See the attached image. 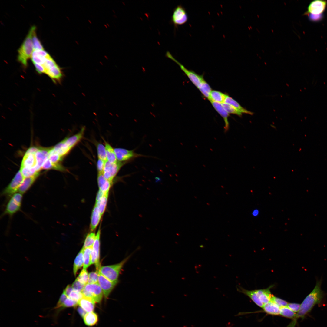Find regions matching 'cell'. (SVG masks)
<instances>
[{
    "label": "cell",
    "instance_id": "cell-52",
    "mask_svg": "<svg viewBox=\"0 0 327 327\" xmlns=\"http://www.w3.org/2000/svg\"><path fill=\"white\" fill-rule=\"evenodd\" d=\"M104 194L105 193L99 190L97 194L96 198V202H97L100 200L104 196Z\"/></svg>",
    "mask_w": 327,
    "mask_h": 327
},
{
    "label": "cell",
    "instance_id": "cell-7",
    "mask_svg": "<svg viewBox=\"0 0 327 327\" xmlns=\"http://www.w3.org/2000/svg\"><path fill=\"white\" fill-rule=\"evenodd\" d=\"M127 162H123L117 161L114 163H111L108 161L106 162L103 172L105 178L112 183L113 180L121 168Z\"/></svg>",
    "mask_w": 327,
    "mask_h": 327
},
{
    "label": "cell",
    "instance_id": "cell-48",
    "mask_svg": "<svg viewBox=\"0 0 327 327\" xmlns=\"http://www.w3.org/2000/svg\"><path fill=\"white\" fill-rule=\"evenodd\" d=\"M309 18L310 20L312 21H318L321 19L322 18V14L319 15H309Z\"/></svg>",
    "mask_w": 327,
    "mask_h": 327
},
{
    "label": "cell",
    "instance_id": "cell-35",
    "mask_svg": "<svg viewBox=\"0 0 327 327\" xmlns=\"http://www.w3.org/2000/svg\"><path fill=\"white\" fill-rule=\"evenodd\" d=\"M36 27L34 25L32 34V41L34 50H43L44 48L41 41L37 36L36 33Z\"/></svg>",
    "mask_w": 327,
    "mask_h": 327
},
{
    "label": "cell",
    "instance_id": "cell-38",
    "mask_svg": "<svg viewBox=\"0 0 327 327\" xmlns=\"http://www.w3.org/2000/svg\"><path fill=\"white\" fill-rule=\"evenodd\" d=\"M96 236L94 233L91 232L88 233L85 239L82 248L84 249L92 246L95 239Z\"/></svg>",
    "mask_w": 327,
    "mask_h": 327
},
{
    "label": "cell",
    "instance_id": "cell-24",
    "mask_svg": "<svg viewBox=\"0 0 327 327\" xmlns=\"http://www.w3.org/2000/svg\"><path fill=\"white\" fill-rule=\"evenodd\" d=\"M226 95H227L219 91L212 90L208 99L210 102H216L222 104L224 102Z\"/></svg>",
    "mask_w": 327,
    "mask_h": 327
},
{
    "label": "cell",
    "instance_id": "cell-28",
    "mask_svg": "<svg viewBox=\"0 0 327 327\" xmlns=\"http://www.w3.org/2000/svg\"><path fill=\"white\" fill-rule=\"evenodd\" d=\"M107 160L111 163H114L117 161L114 151V149L107 142H105Z\"/></svg>",
    "mask_w": 327,
    "mask_h": 327
},
{
    "label": "cell",
    "instance_id": "cell-53",
    "mask_svg": "<svg viewBox=\"0 0 327 327\" xmlns=\"http://www.w3.org/2000/svg\"><path fill=\"white\" fill-rule=\"evenodd\" d=\"M257 212H256V211H254V212L253 213V214H254V215H256L257 214Z\"/></svg>",
    "mask_w": 327,
    "mask_h": 327
},
{
    "label": "cell",
    "instance_id": "cell-13",
    "mask_svg": "<svg viewBox=\"0 0 327 327\" xmlns=\"http://www.w3.org/2000/svg\"><path fill=\"white\" fill-rule=\"evenodd\" d=\"M51 148H40L35 154L36 164L35 168L39 172L45 160L48 158V152Z\"/></svg>",
    "mask_w": 327,
    "mask_h": 327
},
{
    "label": "cell",
    "instance_id": "cell-9",
    "mask_svg": "<svg viewBox=\"0 0 327 327\" xmlns=\"http://www.w3.org/2000/svg\"><path fill=\"white\" fill-rule=\"evenodd\" d=\"M166 56L178 64L181 70L187 75L192 83L197 88L204 80L203 76L199 75L194 71L187 69L177 60L168 51L166 52Z\"/></svg>",
    "mask_w": 327,
    "mask_h": 327
},
{
    "label": "cell",
    "instance_id": "cell-5",
    "mask_svg": "<svg viewBox=\"0 0 327 327\" xmlns=\"http://www.w3.org/2000/svg\"><path fill=\"white\" fill-rule=\"evenodd\" d=\"M84 296L93 299L96 302H101L103 297V291L98 283L87 284L81 292Z\"/></svg>",
    "mask_w": 327,
    "mask_h": 327
},
{
    "label": "cell",
    "instance_id": "cell-49",
    "mask_svg": "<svg viewBox=\"0 0 327 327\" xmlns=\"http://www.w3.org/2000/svg\"><path fill=\"white\" fill-rule=\"evenodd\" d=\"M40 148L36 147H32L29 148L25 153L31 154H35L36 152L39 150Z\"/></svg>",
    "mask_w": 327,
    "mask_h": 327
},
{
    "label": "cell",
    "instance_id": "cell-37",
    "mask_svg": "<svg viewBox=\"0 0 327 327\" xmlns=\"http://www.w3.org/2000/svg\"><path fill=\"white\" fill-rule=\"evenodd\" d=\"M97 153L98 158L101 159L105 162L107 161L106 149L105 145L98 143L97 145Z\"/></svg>",
    "mask_w": 327,
    "mask_h": 327
},
{
    "label": "cell",
    "instance_id": "cell-3",
    "mask_svg": "<svg viewBox=\"0 0 327 327\" xmlns=\"http://www.w3.org/2000/svg\"><path fill=\"white\" fill-rule=\"evenodd\" d=\"M132 254L117 264L101 266L98 271L99 272L111 282L117 284L118 281V278L121 269Z\"/></svg>",
    "mask_w": 327,
    "mask_h": 327
},
{
    "label": "cell",
    "instance_id": "cell-17",
    "mask_svg": "<svg viewBox=\"0 0 327 327\" xmlns=\"http://www.w3.org/2000/svg\"><path fill=\"white\" fill-rule=\"evenodd\" d=\"M101 230L99 228L97 232L94 243L92 246V251L95 255L96 260L95 264L97 271H99L101 267L100 262V246Z\"/></svg>",
    "mask_w": 327,
    "mask_h": 327
},
{
    "label": "cell",
    "instance_id": "cell-26",
    "mask_svg": "<svg viewBox=\"0 0 327 327\" xmlns=\"http://www.w3.org/2000/svg\"><path fill=\"white\" fill-rule=\"evenodd\" d=\"M270 288L257 290L259 299L264 305L271 301L272 295L269 290Z\"/></svg>",
    "mask_w": 327,
    "mask_h": 327
},
{
    "label": "cell",
    "instance_id": "cell-25",
    "mask_svg": "<svg viewBox=\"0 0 327 327\" xmlns=\"http://www.w3.org/2000/svg\"><path fill=\"white\" fill-rule=\"evenodd\" d=\"M83 319L85 324L88 326H92L96 324L98 319L97 314L93 312L86 313Z\"/></svg>",
    "mask_w": 327,
    "mask_h": 327
},
{
    "label": "cell",
    "instance_id": "cell-6",
    "mask_svg": "<svg viewBox=\"0 0 327 327\" xmlns=\"http://www.w3.org/2000/svg\"><path fill=\"white\" fill-rule=\"evenodd\" d=\"M24 177L19 170L9 184L3 190L1 194L2 196L10 198L18 192V189L23 181Z\"/></svg>",
    "mask_w": 327,
    "mask_h": 327
},
{
    "label": "cell",
    "instance_id": "cell-40",
    "mask_svg": "<svg viewBox=\"0 0 327 327\" xmlns=\"http://www.w3.org/2000/svg\"><path fill=\"white\" fill-rule=\"evenodd\" d=\"M225 110L229 113L237 115L240 117L242 116V113L238 111L232 106L229 104L223 103L221 104Z\"/></svg>",
    "mask_w": 327,
    "mask_h": 327
},
{
    "label": "cell",
    "instance_id": "cell-11",
    "mask_svg": "<svg viewBox=\"0 0 327 327\" xmlns=\"http://www.w3.org/2000/svg\"><path fill=\"white\" fill-rule=\"evenodd\" d=\"M327 5L326 1L315 0L312 1L309 5L307 11L305 13V15L322 14L324 12Z\"/></svg>",
    "mask_w": 327,
    "mask_h": 327
},
{
    "label": "cell",
    "instance_id": "cell-42",
    "mask_svg": "<svg viewBox=\"0 0 327 327\" xmlns=\"http://www.w3.org/2000/svg\"><path fill=\"white\" fill-rule=\"evenodd\" d=\"M99 271L92 272L89 274L88 284H93L98 283Z\"/></svg>",
    "mask_w": 327,
    "mask_h": 327
},
{
    "label": "cell",
    "instance_id": "cell-19",
    "mask_svg": "<svg viewBox=\"0 0 327 327\" xmlns=\"http://www.w3.org/2000/svg\"><path fill=\"white\" fill-rule=\"evenodd\" d=\"M95 302L92 299L83 296L78 302V305L87 312H93L95 308Z\"/></svg>",
    "mask_w": 327,
    "mask_h": 327
},
{
    "label": "cell",
    "instance_id": "cell-2",
    "mask_svg": "<svg viewBox=\"0 0 327 327\" xmlns=\"http://www.w3.org/2000/svg\"><path fill=\"white\" fill-rule=\"evenodd\" d=\"M34 26L31 27L21 45L18 50V60L24 67L27 65L28 61L31 58L34 50L32 34Z\"/></svg>",
    "mask_w": 327,
    "mask_h": 327
},
{
    "label": "cell",
    "instance_id": "cell-36",
    "mask_svg": "<svg viewBox=\"0 0 327 327\" xmlns=\"http://www.w3.org/2000/svg\"><path fill=\"white\" fill-rule=\"evenodd\" d=\"M296 313L291 310L287 306L280 307L279 315L284 317L293 319Z\"/></svg>",
    "mask_w": 327,
    "mask_h": 327
},
{
    "label": "cell",
    "instance_id": "cell-20",
    "mask_svg": "<svg viewBox=\"0 0 327 327\" xmlns=\"http://www.w3.org/2000/svg\"><path fill=\"white\" fill-rule=\"evenodd\" d=\"M36 164L35 154L25 153L21 162L20 168L35 167Z\"/></svg>",
    "mask_w": 327,
    "mask_h": 327
},
{
    "label": "cell",
    "instance_id": "cell-21",
    "mask_svg": "<svg viewBox=\"0 0 327 327\" xmlns=\"http://www.w3.org/2000/svg\"><path fill=\"white\" fill-rule=\"evenodd\" d=\"M262 308L263 312L268 314L279 315L280 307L272 301H270L264 304Z\"/></svg>",
    "mask_w": 327,
    "mask_h": 327
},
{
    "label": "cell",
    "instance_id": "cell-27",
    "mask_svg": "<svg viewBox=\"0 0 327 327\" xmlns=\"http://www.w3.org/2000/svg\"><path fill=\"white\" fill-rule=\"evenodd\" d=\"M84 249L82 248L78 253L74 260L73 268V272L74 276H76L78 270L84 265L83 260Z\"/></svg>",
    "mask_w": 327,
    "mask_h": 327
},
{
    "label": "cell",
    "instance_id": "cell-33",
    "mask_svg": "<svg viewBox=\"0 0 327 327\" xmlns=\"http://www.w3.org/2000/svg\"><path fill=\"white\" fill-rule=\"evenodd\" d=\"M48 158L53 164H59L58 163L62 159L61 157L54 150L53 147L51 148L48 153Z\"/></svg>",
    "mask_w": 327,
    "mask_h": 327
},
{
    "label": "cell",
    "instance_id": "cell-45",
    "mask_svg": "<svg viewBox=\"0 0 327 327\" xmlns=\"http://www.w3.org/2000/svg\"><path fill=\"white\" fill-rule=\"evenodd\" d=\"M83 296V295L81 292H78L73 290L68 297L78 302Z\"/></svg>",
    "mask_w": 327,
    "mask_h": 327
},
{
    "label": "cell",
    "instance_id": "cell-51",
    "mask_svg": "<svg viewBox=\"0 0 327 327\" xmlns=\"http://www.w3.org/2000/svg\"><path fill=\"white\" fill-rule=\"evenodd\" d=\"M77 311L80 316L83 318L86 314L87 312L80 306L78 307Z\"/></svg>",
    "mask_w": 327,
    "mask_h": 327
},
{
    "label": "cell",
    "instance_id": "cell-15",
    "mask_svg": "<svg viewBox=\"0 0 327 327\" xmlns=\"http://www.w3.org/2000/svg\"><path fill=\"white\" fill-rule=\"evenodd\" d=\"M210 102L215 110L223 119L225 122L224 132L226 133L229 128L228 120L229 114L223 108L221 103L212 101Z\"/></svg>",
    "mask_w": 327,
    "mask_h": 327
},
{
    "label": "cell",
    "instance_id": "cell-47",
    "mask_svg": "<svg viewBox=\"0 0 327 327\" xmlns=\"http://www.w3.org/2000/svg\"><path fill=\"white\" fill-rule=\"evenodd\" d=\"M287 306L294 312H297L300 309V304L297 303H289Z\"/></svg>",
    "mask_w": 327,
    "mask_h": 327
},
{
    "label": "cell",
    "instance_id": "cell-12",
    "mask_svg": "<svg viewBox=\"0 0 327 327\" xmlns=\"http://www.w3.org/2000/svg\"><path fill=\"white\" fill-rule=\"evenodd\" d=\"M98 283L101 287L106 298L108 297L116 284L109 280L99 272Z\"/></svg>",
    "mask_w": 327,
    "mask_h": 327
},
{
    "label": "cell",
    "instance_id": "cell-34",
    "mask_svg": "<svg viewBox=\"0 0 327 327\" xmlns=\"http://www.w3.org/2000/svg\"><path fill=\"white\" fill-rule=\"evenodd\" d=\"M92 246L84 249L83 268L84 269H86L90 265L91 254L92 249Z\"/></svg>",
    "mask_w": 327,
    "mask_h": 327
},
{
    "label": "cell",
    "instance_id": "cell-46",
    "mask_svg": "<svg viewBox=\"0 0 327 327\" xmlns=\"http://www.w3.org/2000/svg\"><path fill=\"white\" fill-rule=\"evenodd\" d=\"M105 162V161L101 159H98L97 163V168L98 173H103Z\"/></svg>",
    "mask_w": 327,
    "mask_h": 327
},
{
    "label": "cell",
    "instance_id": "cell-54",
    "mask_svg": "<svg viewBox=\"0 0 327 327\" xmlns=\"http://www.w3.org/2000/svg\"><path fill=\"white\" fill-rule=\"evenodd\" d=\"M199 246H200V248H203V247H204L203 246V245H200Z\"/></svg>",
    "mask_w": 327,
    "mask_h": 327
},
{
    "label": "cell",
    "instance_id": "cell-43",
    "mask_svg": "<svg viewBox=\"0 0 327 327\" xmlns=\"http://www.w3.org/2000/svg\"><path fill=\"white\" fill-rule=\"evenodd\" d=\"M271 301H272L277 304L280 307L284 306H287L289 303L286 301L283 300L280 298L275 296L272 295Z\"/></svg>",
    "mask_w": 327,
    "mask_h": 327
},
{
    "label": "cell",
    "instance_id": "cell-44",
    "mask_svg": "<svg viewBox=\"0 0 327 327\" xmlns=\"http://www.w3.org/2000/svg\"><path fill=\"white\" fill-rule=\"evenodd\" d=\"M85 285L80 282L77 279L72 285L74 290L80 292H82Z\"/></svg>",
    "mask_w": 327,
    "mask_h": 327
},
{
    "label": "cell",
    "instance_id": "cell-39",
    "mask_svg": "<svg viewBox=\"0 0 327 327\" xmlns=\"http://www.w3.org/2000/svg\"><path fill=\"white\" fill-rule=\"evenodd\" d=\"M20 170L24 178L32 176L38 172L37 171L35 167L31 168L24 167L20 168Z\"/></svg>",
    "mask_w": 327,
    "mask_h": 327
},
{
    "label": "cell",
    "instance_id": "cell-22",
    "mask_svg": "<svg viewBox=\"0 0 327 327\" xmlns=\"http://www.w3.org/2000/svg\"><path fill=\"white\" fill-rule=\"evenodd\" d=\"M102 216L97 207L95 205L93 209L91 220L90 229L91 231L94 230L99 224Z\"/></svg>",
    "mask_w": 327,
    "mask_h": 327
},
{
    "label": "cell",
    "instance_id": "cell-30",
    "mask_svg": "<svg viewBox=\"0 0 327 327\" xmlns=\"http://www.w3.org/2000/svg\"><path fill=\"white\" fill-rule=\"evenodd\" d=\"M41 169L44 170L54 169L61 171L65 170L64 168L62 165L59 164H53L48 158L44 163Z\"/></svg>",
    "mask_w": 327,
    "mask_h": 327
},
{
    "label": "cell",
    "instance_id": "cell-10",
    "mask_svg": "<svg viewBox=\"0 0 327 327\" xmlns=\"http://www.w3.org/2000/svg\"><path fill=\"white\" fill-rule=\"evenodd\" d=\"M188 17L185 8L181 5L176 7L173 10L171 21L175 26L185 24Z\"/></svg>",
    "mask_w": 327,
    "mask_h": 327
},
{
    "label": "cell",
    "instance_id": "cell-14",
    "mask_svg": "<svg viewBox=\"0 0 327 327\" xmlns=\"http://www.w3.org/2000/svg\"><path fill=\"white\" fill-rule=\"evenodd\" d=\"M236 289L238 292L244 294L249 297L251 300L259 306L263 308L264 304L259 299V295L257 292V290H246L241 286H237Z\"/></svg>",
    "mask_w": 327,
    "mask_h": 327
},
{
    "label": "cell",
    "instance_id": "cell-8",
    "mask_svg": "<svg viewBox=\"0 0 327 327\" xmlns=\"http://www.w3.org/2000/svg\"><path fill=\"white\" fill-rule=\"evenodd\" d=\"M114 151L117 161L129 162L135 159L140 157H148V156L135 152L134 150H129L124 148H117Z\"/></svg>",
    "mask_w": 327,
    "mask_h": 327
},
{
    "label": "cell",
    "instance_id": "cell-1",
    "mask_svg": "<svg viewBox=\"0 0 327 327\" xmlns=\"http://www.w3.org/2000/svg\"><path fill=\"white\" fill-rule=\"evenodd\" d=\"M322 282V278L319 280L316 279V283L313 289L304 299L300 304L299 311L287 327H295L299 319L300 318L303 320L315 305L317 304L320 306L323 304L327 294L321 289Z\"/></svg>",
    "mask_w": 327,
    "mask_h": 327
},
{
    "label": "cell",
    "instance_id": "cell-16",
    "mask_svg": "<svg viewBox=\"0 0 327 327\" xmlns=\"http://www.w3.org/2000/svg\"><path fill=\"white\" fill-rule=\"evenodd\" d=\"M39 174L38 172L32 176L24 178L18 189V192L22 195L26 192L34 183Z\"/></svg>",
    "mask_w": 327,
    "mask_h": 327
},
{
    "label": "cell",
    "instance_id": "cell-4",
    "mask_svg": "<svg viewBox=\"0 0 327 327\" xmlns=\"http://www.w3.org/2000/svg\"><path fill=\"white\" fill-rule=\"evenodd\" d=\"M1 216L8 215L12 217L21 210L23 198V195L16 193L10 198Z\"/></svg>",
    "mask_w": 327,
    "mask_h": 327
},
{
    "label": "cell",
    "instance_id": "cell-31",
    "mask_svg": "<svg viewBox=\"0 0 327 327\" xmlns=\"http://www.w3.org/2000/svg\"><path fill=\"white\" fill-rule=\"evenodd\" d=\"M109 193L105 194L98 201L95 202V205L97 207L101 216L105 210L107 201Z\"/></svg>",
    "mask_w": 327,
    "mask_h": 327
},
{
    "label": "cell",
    "instance_id": "cell-23",
    "mask_svg": "<svg viewBox=\"0 0 327 327\" xmlns=\"http://www.w3.org/2000/svg\"><path fill=\"white\" fill-rule=\"evenodd\" d=\"M224 103L231 105L242 113H245L251 115L253 114V112L243 107L237 101L227 95Z\"/></svg>",
    "mask_w": 327,
    "mask_h": 327
},
{
    "label": "cell",
    "instance_id": "cell-32",
    "mask_svg": "<svg viewBox=\"0 0 327 327\" xmlns=\"http://www.w3.org/2000/svg\"><path fill=\"white\" fill-rule=\"evenodd\" d=\"M197 88L204 96L208 99L212 91L211 88L204 80L200 84Z\"/></svg>",
    "mask_w": 327,
    "mask_h": 327
},
{
    "label": "cell",
    "instance_id": "cell-18",
    "mask_svg": "<svg viewBox=\"0 0 327 327\" xmlns=\"http://www.w3.org/2000/svg\"><path fill=\"white\" fill-rule=\"evenodd\" d=\"M85 127H83L76 134L64 140L71 150L79 142L82 138L85 131Z\"/></svg>",
    "mask_w": 327,
    "mask_h": 327
},
{
    "label": "cell",
    "instance_id": "cell-50",
    "mask_svg": "<svg viewBox=\"0 0 327 327\" xmlns=\"http://www.w3.org/2000/svg\"><path fill=\"white\" fill-rule=\"evenodd\" d=\"M74 290L72 285H68L66 287L64 291L67 296H68L71 292Z\"/></svg>",
    "mask_w": 327,
    "mask_h": 327
},
{
    "label": "cell",
    "instance_id": "cell-41",
    "mask_svg": "<svg viewBox=\"0 0 327 327\" xmlns=\"http://www.w3.org/2000/svg\"><path fill=\"white\" fill-rule=\"evenodd\" d=\"M89 274L86 269L83 268L77 279L81 283L85 285L88 283Z\"/></svg>",
    "mask_w": 327,
    "mask_h": 327
},
{
    "label": "cell",
    "instance_id": "cell-29",
    "mask_svg": "<svg viewBox=\"0 0 327 327\" xmlns=\"http://www.w3.org/2000/svg\"><path fill=\"white\" fill-rule=\"evenodd\" d=\"M53 148L62 157L66 155L71 150L64 140L57 144Z\"/></svg>",
    "mask_w": 327,
    "mask_h": 327
}]
</instances>
